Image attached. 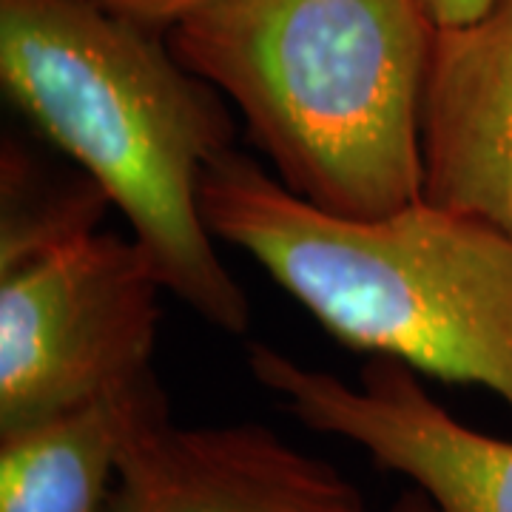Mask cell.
<instances>
[{
	"label": "cell",
	"mask_w": 512,
	"mask_h": 512,
	"mask_svg": "<svg viewBox=\"0 0 512 512\" xmlns=\"http://www.w3.org/2000/svg\"><path fill=\"white\" fill-rule=\"evenodd\" d=\"M387 512H439L436 510V504L427 498V495L416 490V487H410L407 493H402L393 504H390V510Z\"/></svg>",
	"instance_id": "7c38bea8"
},
{
	"label": "cell",
	"mask_w": 512,
	"mask_h": 512,
	"mask_svg": "<svg viewBox=\"0 0 512 512\" xmlns=\"http://www.w3.org/2000/svg\"><path fill=\"white\" fill-rule=\"evenodd\" d=\"M97 6L109 9L120 18L134 20L154 32H171L185 18L200 12L211 0H94Z\"/></svg>",
	"instance_id": "30bf717a"
},
{
	"label": "cell",
	"mask_w": 512,
	"mask_h": 512,
	"mask_svg": "<svg viewBox=\"0 0 512 512\" xmlns=\"http://www.w3.org/2000/svg\"><path fill=\"white\" fill-rule=\"evenodd\" d=\"M160 291L137 239L100 228L0 276V433L151 376Z\"/></svg>",
	"instance_id": "277c9868"
},
{
	"label": "cell",
	"mask_w": 512,
	"mask_h": 512,
	"mask_svg": "<svg viewBox=\"0 0 512 512\" xmlns=\"http://www.w3.org/2000/svg\"><path fill=\"white\" fill-rule=\"evenodd\" d=\"M111 512H370L330 461L262 424L183 427L157 376L126 402Z\"/></svg>",
	"instance_id": "8992f818"
},
{
	"label": "cell",
	"mask_w": 512,
	"mask_h": 512,
	"mask_svg": "<svg viewBox=\"0 0 512 512\" xmlns=\"http://www.w3.org/2000/svg\"><path fill=\"white\" fill-rule=\"evenodd\" d=\"M111 202L89 174H55L20 143L0 151V276L100 228Z\"/></svg>",
	"instance_id": "9c48e42d"
},
{
	"label": "cell",
	"mask_w": 512,
	"mask_h": 512,
	"mask_svg": "<svg viewBox=\"0 0 512 512\" xmlns=\"http://www.w3.org/2000/svg\"><path fill=\"white\" fill-rule=\"evenodd\" d=\"M436 26H458L484 15L493 0H421Z\"/></svg>",
	"instance_id": "8fae6325"
},
{
	"label": "cell",
	"mask_w": 512,
	"mask_h": 512,
	"mask_svg": "<svg viewBox=\"0 0 512 512\" xmlns=\"http://www.w3.org/2000/svg\"><path fill=\"white\" fill-rule=\"evenodd\" d=\"M202 217L333 339L444 382L478 384L512 413V237L416 200L339 217L296 197L237 146L205 168Z\"/></svg>",
	"instance_id": "7a4b0ae2"
},
{
	"label": "cell",
	"mask_w": 512,
	"mask_h": 512,
	"mask_svg": "<svg viewBox=\"0 0 512 512\" xmlns=\"http://www.w3.org/2000/svg\"><path fill=\"white\" fill-rule=\"evenodd\" d=\"M248 367L293 419L359 447L382 470L407 478L439 512H512V441L456 419L402 362L370 359L350 384L256 342Z\"/></svg>",
	"instance_id": "5b68a950"
},
{
	"label": "cell",
	"mask_w": 512,
	"mask_h": 512,
	"mask_svg": "<svg viewBox=\"0 0 512 512\" xmlns=\"http://www.w3.org/2000/svg\"><path fill=\"white\" fill-rule=\"evenodd\" d=\"M0 86L126 217L165 291L228 336L251 328L200 205L234 117L163 32L94 0H0Z\"/></svg>",
	"instance_id": "6da1fadb"
},
{
	"label": "cell",
	"mask_w": 512,
	"mask_h": 512,
	"mask_svg": "<svg viewBox=\"0 0 512 512\" xmlns=\"http://www.w3.org/2000/svg\"><path fill=\"white\" fill-rule=\"evenodd\" d=\"M137 384L0 433V512H111L126 402Z\"/></svg>",
	"instance_id": "ba28073f"
},
{
	"label": "cell",
	"mask_w": 512,
	"mask_h": 512,
	"mask_svg": "<svg viewBox=\"0 0 512 512\" xmlns=\"http://www.w3.org/2000/svg\"><path fill=\"white\" fill-rule=\"evenodd\" d=\"M433 37L421 0H211L165 32L237 106L276 180L339 217H382L424 197Z\"/></svg>",
	"instance_id": "3957f363"
},
{
	"label": "cell",
	"mask_w": 512,
	"mask_h": 512,
	"mask_svg": "<svg viewBox=\"0 0 512 512\" xmlns=\"http://www.w3.org/2000/svg\"><path fill=\"white\" fill-rule=\"evenodd\" d=\"M424 200L512 237V0L436 26L421 97Z\"/></svg>",
	"instance_id": "52a82bcc"
}]
</instances>
